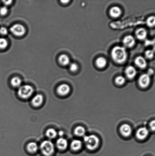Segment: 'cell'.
Listing matches in <instances>:
<instances>
[{
	"mask_svg": "<svg viewBox=\"0 0 155 156\" xmlns=\"http://www.w3.org/2000/svg\"><path fill=\"white\" fill-rule=\"evenodd\" d=\"M83 140L88 149L91 151L96 149L99 144V139L95 135L85 136Z\"/></svg>",
	"mask_w": 155,
	"mask_h": 156,
	"instance_id": "2",
	"label": "cell"
},
{
	"mask_svg": "<svg viewBox=\"0 0 155 156\" xmlns=\"http://www.w3.org/2000/svg\"><path fill=\"white\" fill-rule=\"evenodd\" d=\"M59 63L63 66H66L69 64L70 60L69 57L66 54H63L59 57Z\"/></svg>",
	"mask_w": 155,
	"mask_h": 156,
	"instance_id": "17",
	"label": "cell"
},
{
	"mask_svg": "<svg viewBox=\"0 0 155 156\" xmlns=\"http://www.w3.org/2000/svg\"><path fill=\"white\" fill-rule=\"evenodd\" d=\"M135 63L136 66L141 69H145L147 66V62L145 58L142 56H139L135 59Z\"/></svg>",
	"mask_w": 155,
	"mask_h": 156,
	"instance_id": "12",
	"label": "cell"
},
{
	"mask_svg": "<svg viewBox=\"0 0 155 156\" xmlns=\"http://www.w3.org/2000/svg\"><path fill=\"white\" fill-rule=\"evenodd\" d=\"M8 12V9L5 6L1 7L0 9V14L2 16H5V15L7 14Z\"/></svg>",
	"mask_w": 155,
	"mask_h": 156,
	"instance_id": "29",
	"label": "cell"
},
{
	"mask_svg": "<svg viewBox=\"0 0 155 156\" xmlns=\"http://www.w3.org/2000/svg\"><path fill=\"white\" fill-rule=\"evenodd\" d=\"M40 148L42 154L45 156H51L54 152V145L50 140L44 141L41 144Z\"/></svg>",
	"mask_w": 155,
	"mask_h": 156,
	"instance_id": "3",
	"label": "cell"
},
{
	"mask_svg": "<svg viewBox=\"0 0 155 156\" xmlns=\"http://www.w3.org/2000/svg\"><path fill=\"white\" fill-rule=\"evenodd\" d=\"M57 91V93L60 96H66L69 93L70 88L68 85L62 84L58 87Z\"/></svg>",
	"mask_w": 155,
	"mask_h": 156,
	"instance_id": "7",
	"label": "cell"
},
{
	"mask_svg": "<svg viewBox=\"0 0 155 156\" xmlns=\"http://www.w3.org/2000/svg\"><path fill=\"white\" fill-rule=\"evenodd\" d=\"M3 2H4V4H5L6 5H10L12 3V1H3Z\"/></svg>",
	"mask_w": 155,
	"mask_h": 156,
	"instance_id": "34",
	"label": "cell"
},
{
	"mask_svg": "<svg viewBox=\"0 0 155 156\" xmlns=\"http://www.w3.org/2000/svg\"><path fill=\"white\" fill-rule=\"evenodd\" d=\"M151 45L153 47V50L155 51V38L151 40Z\"/></svg>",
	"mask_w": 155,
	"mask_h": 156,
	"instance_id": "33",
	"label": "cell"
},
{
	"mask_svg": "<svg viewBox=\"0 0 155 156\" xmlns=\"http://www.w3.org/2000/svg\"><path fill=\"white\" fill-rule=\"evenodd\" d=\"M69 1H62L61 2L64 4H66L68 2H69Z\"/></svg>",
	"mask_w": 155,
	"mask_h": 156,
	"instance_id": "37",
	"label": "cell"
},
{
	"mask_svg": "<svg viewBox=\"0 0 155 156\" xmlns=\"http://www.w3.org/2000/svg\"><path fill=\"white\" fill-rule=\"evenodd\" d=\"M155 51L153 50H148L145 51V55L146 57L148 59H152L154 57Z\"/></svg>",
	"mask_w": 155,
	"mask_h": 156,
	"instance_id": "27",
	"label": "cell"
},
{
	"mask_svg": "<svg viewBox=\"0 0 155 156\" xmlns=\"http://www.w3.org/2000/svg\"><path fill=\"white\" fill-rule=\"evenodd\" d=\"M43 96L40 94H38L35 96L32 99L31 102L33 106L35 107H39L43 102Z\"/></svg>",
	"mask_w": 155,
	"mask_h": 156,
	"instance_id": "13",
	"label": "cell"
},
{
	"mask_svg": "<svg viewBox=\"0 0 155 156\" xmlns=\"http://www.w3.org/2000/svg\"><path fill=\"white\" fill-rule=\"evenodd\" d=\"M78 67L76 64L72 63L69 66V69L72 72H75L78 69Z\"/></svg>",
	"mask_w": 155,
	"mask_h": 156,
	"instance_id": "28",
	"label": "cell"
},
{
	"mask_svg": "<svg viewBox=\"0 0 155 156\" xmlns=\"http://www.w3.org/2000/svg\"><path fill=\"white\" fill-rule=\"evenodd\" d=\"M10 31L12 34L18 37H21L25 34V27L21 24H16L11 27Z\"/></svg>",
	"mask_w": 155,
	"mask_h": 156,
	"instance_id": "5",
	"label": "cell"
},
{
	"mask_svg": "<svg viewBox=\"0 0 155 156\" xmlns=\"http://www.w3.org/2000/svg\"><path fill=\"white\" fill-rule=\"evenodd\" d=\"M149 131L146 127H142L138 130L136 133V137L140 140H143L148 135Z\"/></svg>",
	"mask_w": 155,
	"mask_h": 156,
	"instance_id": "8",
	"label": "cell"
},
{
	"mask_svg": "<svg viewBox=\"0 0 155 156\" xmlns=\"http://www.w3.org/2000/svg\"><path fill=\"white\" fill-rule=\"evenodd\" d=\"M111 56L112 59L117 63L122 64L127 60V54L123 47L116 46L112 50Z\"/></svg>",
	"mask_w": 155,
	"mask_h": 156,
	"instance_id": "1",
	"label": "cell"
},
{
	"mask_svg": "<svg viewBox=\"0 0 155 156\" xmlns=\"http://www.w3.org/2000/svg\"><path fill=\"white\" fill-rule=\"evenodd\" d=\"M147 24L149 27L152 28L155 26V16H150L147 20Z\"/></svg>",
	"mask_w": 155,
	"mask_h": 156,
	"instance_id": "24",
	"label": "cell"
},
{
	"mask_svg": "<svg viewBox=\"0 0 155 156\" xmlns=\"http://www.w3.org/2000/svg\"><path fill=\"white\" fill-rule=\"evenodd\" d=\"M57 135V131L53 128L49 129L46 132V135L50 139H54Z\"/></svg>",
	"mask_w": 155,
	"mask_h": 156,
	"instance_id": "23",
	"label": "cell"
},
{
	"mask_svg": "<svg viewBox=\"0 0 155 156\" xmlns=\"http://www.w3.org/2000/svg\"><path fill=\"white\" fill-rule=\"evenodd\" d=\"M8 33V30L5 27H2L0 28V34L3 35H6Z\"/></svg>",
	"mask_w": 155,
	"mask_h": 156,
	"instance_id": "30",
	"label": "cell"
},
{
	"mask_svg": "<svg viewBox=\"0 0 155 156\" xmlns=\"http://www.w3.org/2000/svg\"><path fill=\"white\" fill-rule=\"evenodd\" d=\"M151 81L150 76L148 74H142L140 77L139 80V85L142 88H146L148 87Z\"/></svg>",
	"mask_w": 155,
	"mask_h": 156,
	"instance_id": "6",
	"label": "cell"
},
{
	"mask_svg": "<svg viewBox=\"0 0 155 156\" xmlns=\"http://www.w3.org/2000/svg\"><path fill=\"white\" fill-rule=\"evenodd\" d=\"M27 151L31 153L36 152L38 150L37 144L34 142H31L29 143L27 145Z\"/></svg>",
	"mask_w": 155,
	"mask_h": 156,
	"instance_id": "20",
	"label": "cell"
},
{
	"mask_svg": "<svg viewBox=\"0 0 155 156\" xmlns=\"http://www.w3.org/2000/svg\"><path fill=\"white\" fill-rule=\"evenodd\" d=\"M107 63L106 59L103 57H98L96 61V66L100 68H104L107 64Z\"/></svg>",
	"mask_w": 155,
	"mask_h": 156,
	"instance_id": "19",
	"label": "cell"
},
{
	"mask_svg": "<svg viewBox=\"0 0 155 156\" xmlns=\"http://www.w3.org/2000/svg\"><path fill=\"white\" fill-rule=\"evenodd\" d=\"M74 133L77 136H83L85 135V133H86V130L83 127L78 126L75 129Z\"/></svg>",
	"mask_w": 155,
	"mask_h": 156,
	"instance_id": "21",
	"label": "cell"
},
{
	"mask_svg": "<svg viewBox=\"0 0 155 156\" xmlns=\"http://www.w3.org/2000/svg\"><path fill=\"white\" fill-rule=\"evenodd\" d=\"M125 73L127 78L132 79L136 76L137 72L136 69L133 66H129L126 68Z\"/></svg>",
	"mask_w": 155,
	"mask_h": 156,
	"instance_id": "11",
	"label": "cell"
},
{
	"mask_svg": "<svg viewBox=\"0 0 155 156\" xmlns=\"http://www.w3.org/2000/svg\"><path fill=\"white\" fill-rule=\"evenodd\" d=\"M151 41L147 40V41L146 42V45H151Z\"/></svg>",
	"mask_w": 155,
	"mask_h": 156,
	"instance_id": "35",
	"label": "cell"
},
{
	"mask_svg": "<svg viewBox=\"0 0 155 156\" xmlns=\"http://www.w3.org/2000/svg\"><path fill=\"white\" fill-rule=\"evenodd\" d=\"M125 78L123 76H119L115 79V82L119 85H123L125 83Z\"/></svg>",
	"mask_w": 155,
	"mask_h": 156,
	"instance_id": "25",
	"label": "cell"
},
{
	"mask_svg": "<svg viewBox=\"0 0 155 156\" xmlns=\"http://www.w3.org/2000/svg\"><path fill=\"white\" fill-rule=\"evenodd\" d=\"M122 12L120 9L117 6L112 7L110 10V14L111 16L113 18L119 17L121 14Z\"/></svg>",
	"mask_w": 155,
	"mask_h": 156,
	"instance_id": "16",
	"label": "cell"
},
{
	"mask_svg": "<svg viewBox=\"0 0 155 156\" xmlns=\"http://www.w3.org/2000/svg\"><path fill=\"white\" fill-rule=\"evenodd\" d=\"M8 45V43L6 39L3 38H0V49H5L7 48Z\"/></svg>",
	"mask_w": 155,
	"mask_h": 156,
	"instance_id": "26",
	"label": "cell"
},
{
	"mask_svg": "<svg viewBox=\"0 0 155 156\" xmlns=\"http://www.w3.org/2000/svg\"><path fill=\"white\" fill-rule=\"evenodd\" d=\"M123 43L124 46L127 47L131 48L136 43V40L134 37L131 35L126 36L123 40Z\"/></svg>",
	"mask_w": 155,
	"mask_h": 156,
	"instance_id": "9",
	"label": "cell"
},
{
	"mask_svg": "<svg viewBox=\"0 0 155 156\" xmlns=\"http://www.w3.org/2000/svg\"><path fill=\"white\" fill-rule=\"evenodd\" d=\"M63 134H64V132H63V131H60L59 132L58 134L60 136H63Z\"/></svg>",
	"mask_w": 155,
	"mask_h": 156,
	"instance_id": "36",
	"label": "cell"
},
{
	"mask_svg": "<svg viewBox=\"0 0 155 156\" xmlns=\"http://www.w3.org/2000/svg\"><path fill=\"white\" fill-rule=\"evenodd\" d=\"M120 131L122 135L125 137H128L132 133L131 127L128 124H124L120 128Z\"/></svg>",
	"mask_w": 155,
	"mask_h": 156,
	"instance_id": "10",
	"label": "cell"
},
{
	"mask_svg": "<svg viewBox=\"0 0 155 156\" xmlns=\"http://www.w3.org/2000/svg\"><path fill=\"white\" fill-rule=\"evenodd\" d=\"M150 127L151 130L155 131V120H153L150 123Z\"/></svg>",
	"mask_w": 155,
	"mask_h": 156,
	"instance_id": "31",
	"label": "cell"
},
{
	"mask_svg": "<svg viewBox=\"0 0 155 156\" xmlns=\"http://www.w3.org/2000/svg\"><path fill=\"white\" fill-rule=\"evenodd\" d=\"M21 83H22V81L20 78L18 77H13L11 81V84L14 87H20Z\"/></svg>",
	"mask_w": 155,
	"mask_h": 156,
	"instance_id": "22",
	"label": "cell"
},
{
	"mask_svg": "<svg viewBox=\"0 0 155 156\" xmlns=\"http://www.w3.org/2000/svg\"><path fill=\"white\" fill-rule=\"evenodd\" d=\"M56 145L59 149L61 150H64L67 147V141L63 138L60 137L56 141Z\"/></svg>",
	"mask_w": 155,
	"mask_h": 156,
	"instance_id": "14",
	"label": "cell"
},
{
	"mask_svg": "<svg viewBox=\"0 0 155 156\" xmlns=\"http://www.w3.org/2000/svg\"><path fill=\"white\" fill-rule=\"evenodd\" d=\"M82 143L79 140H74L71 142V146L72 149L74 151H77L81 148Z\"/></svg>",
	"mask_w": 155,
	"mask_h": 156,
	"instance_id": "18",
	"label": "cell"
},
{
	"mask_svg": "<svg viewBox=\"0 0 155 156\" xmlns=\"http://www.w3.org/2000/svg\"><path fill=\"white\" fill-rule=\"evenodd\" d=\"M136 36L139 40H142L146 38L147 33L145 29L140 28L136 30Z\"/></svg>",
	"mask_w": 155,
	"mask_h": 156,
	"instance_id": "15",
	"label": "cell"
},
{
	"mask_svg": "<svg viewBox=\"0 0 155 156\" xmlns=\"http://www.w3.org/2000/svg\"><path fill=\"white\" fill-rule=\"evenodd\" d=\"M34 90L29 85H25L20 87L18 91V95L22 99H26L32 95Z\"/></svg>",
	"mask_w": 155,
	"mask_h": 156,
	"instance_id": "4",
	"label": "cell"
},
{
	"mask_svg": "<svg viewBox=\"0 0 155 156\" xmlns=\"http://www.w3.org/2000/svg\"><path fill=\"white\" fill-rule=\"evenodd\" d=\"M154 70L153 69H151V68H150V69H149L148 71V72H147V74L149 75H153V74H154Z\"/></svg>",
	"mask_w": 155,
	"mask_h": 156,
	"instance_id": "32",
	"label": "cell"
}]
</instances>
